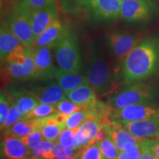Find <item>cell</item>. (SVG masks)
<instances>
[{
  "mask_svg": "<svg viewBox=\"0 0 159 159\" xmlns=\"http://www.w3.org/2000/svg\"><path fill=\"white\" fill-rule=\"evenodd\" d=\"M152 118H159V108L146 103H139L122 108H114L111 119L126 123Z\"/></svg>",
  "mask_w": 159,
  "mask_h": 159,
  "instance_id": "8",
  "label": "cell"
},
{
  "mask_svg": "<svg viewBox=\"0 0 159 159\" xmlns=\"http://www.w3.org/2000/svg\"><path fill=\"white\" fill-rule=\"evenodd\" d=\"M56 113H58L56 108V104L50 105L40 103L26 116L25 119L43 118V117L50 116L52 114H56Z\"/></svg>",
  "mask_w": 159,
  "mask_h": 159,
  "instance_id": "25",
  "label": "cell"
},
{
  "mask_svg": "<svg viewBox=\"0 0 159 159\" xmlns=\"http://www.w3.org/2000/svg\"><path fill=\"white\" fill-rule=\"evenodd\" d=\"M109 131V130H108ZM99 148L104 159H116L119 151L117 150L114 142L108 133V136L102 140L98 142Z\"/></svg>",
  "mask_w": 159,
  "mask_h": 159,
  "instance_id": "26",
  "label": "cell"
},
{
  "mask_svg": "<svg viewBox=\"0 0 159 159\" xmlns=\"http://www.w3.org/2000/svg\"><path fill=\"white\" fill-rule=\"evenodd\" d=\"M65 128L64 123H52L43 125L41 130L43 139L55 142Z\"/></svg>",
  "mask_w": 159,
  "mask_h": 159,
  "instance_id": "24",
  "label": "cell"
},
{
  "mask_svg": "<svg viewBox=\"0 0 159 159\" xmlns=\"http://www.w3.org/2000/svg\"><path fill=\"white\" fill-rule=\"evenodd\" d=\"M55 78L56 79L57 85L63 89L64 93L73 90L80 85L89 84L87 76L67 72L60 68L55 69Z\"/></svg>",
  "mask_w": 159,
  "mask_h": 159,
  "instance_id": "21",
  "label": "cell"
},
{
  "mask_svg": "<svg viewBox=\"0 0 159 159\" xmlns=\"http://www.w3.org/2000/svg\"><path fill=\"white\" fill-rule=\"evenodd\" d=\"M66 25H64L58 19L53 21L50 25L41 33L32 46L34 47H41L49 46L53 47L64 33Z\"/></svg>",
  "mask_w": 159,
  "mask_h": 159,
  "instance_id": "16",
  "label": "cell"
},
{
  "mask_svg": "<svg viewBox=\"0 0 159 159\" xmlns=\"http://www.w3.org/2000/svg\"><path fill=\"white\" fill-rule=\"evenodd\" d=\"M59 68L67 72L79 74L82 69V61L77 35L66 25L64 33L53 47Z\"/></svg>",
  "mask_w": 159,
  "mask_h": 159,
  "instance_id": "3",
  "label": "cell"
},
{
  "mask_svg": "<svg viewBox=\"0 0 159 159\" xmlns=\"http://www.w3.org/2000/svg\"><path fill=\"white\" fill-rule=\"evenodd\" d=\"M91 111L80 110L76 111L74 114L70 115L66 120L64 122L66 128L75 129L79 128L83 122H85L87 119H91Z\"/></svg>",
  "mask_w": 159,
  "mask_h": 159,
  "instance_id": "27",
  "label": "cell"
},
{
  "mask_svg": "<svg viewBox=\"0 0 159 159\" xmlns=\"http://www.w3.org/2000/svg\"><path fill=\"white\" fill-rule=\"evenodd\" d=\"M57 2V0H21L19 4L25 8L33 11L45 7L56 5Z\"/></svg>",
  "mask_w": 159,
  "mask_h": 159,
  "instance_id": "32",
  "label": "cell"
},
{
  "mask_svg": "<svg viewBox=\"0 0 159 159\" xmlns=\"http://www.w3.org/2000/svg\"><path fill=\"white\" fill-rule=\"evenodd\" d=\"M142 156L140 148L130 151H119L116 159H140Z\"/></svg>",
  "mask_w": 159,
  "mask_h": 159,
  "instance_id": "39",
  "label": "cell"
},
{
  "mask_svg": "<svg viewBox=\"0 0 159 159\" xmlns=\"http://www.w3.org/2000/svg\"><path fill=\"white\" fill-rule=\"evenodd\" d=\"M20 139L27 146V148L32 150L42 142L43 138L42 134H41V130L39 129H36L27 136L20 138Z\"/></svg>",
  "mask_w": 159,
  "mask_h": 159,
  "instance_id": "33",
  "label": "cell"
},
{
  "mask_svg": "<svg viewBox=\"0 0 159 159\" xmlns=\"http://www.w3.org/2000/svg\"><path fill=\"white\" fill-rule=\"evenodd\" d=\"M56 19H57L56 5L49 6L32 11L31 24L34 39H36Z\"/></svg>",
  "mask_w": 159,
  "mask_h": 159,
  "instance_id": "13",
  "label": "cell"
},
{
  "mask_svg": "<svg viewBox=\"0 0 159 159\" xmlns=\"http://www.w3.org/2000/svg\"><path fill=\"white\" fill-rule=\"evenodd\" d=\"M87 0H61V7L63 12L70 14H77L83 11Z\"/></svg>",
  "mask_w": 159,
  "mask_h": 159,
  "instance_id": "30",
  "label": "cell"
},
{
  "mask_svg": "<svg viewBox=\"0 0 159 159\" xmlns=\"http://www.w3.org/2000/svg\"><path fill=\"white\" fill-rule=\"evenodd\" d=\"M13 102L25 117L40 102L32 94L31 91L14 92L10 95Z\"/></svg>",
  "mask_w": 159,
  "mask_h": 159,
  "instance_id": "22",
  "label": "cell"
},
{
  "mask_svg": "<svg viewBox=\"0 0 159 159\" xmlns=\"http://www.w3.org/2000/svg\"><path fill=\"white\" fill-rule=\"evenodd\" d=\"M31 93L40 103L43 104L55 105L63 99H67L63 89L55 83L35 89Z\"/></svg>",
  "mask_w": 159,
  "mask_h": 159,
  "instance_id": "20",
  "label": "cell"
},
{
  "mask_svg": "<svg viewBox=\"0 0 159 159\" xmlns=\"http://www.w3.org/2000/svg\"><path fill=\"white\" fill-rule=\"evenodd\" d=\"M54 142L43 139L42 142L36 148L31 150V155L45 159H53L52 156V150L54 147Z\"/></svg>",
  "mask_w": 159,
  "mask_h": 159,
  "instance_id": "29",
  "label": "cell"
},
{
  "mask_svg": "<svg viewBox=\"0 0 159 159\" xmlns=\"http://www.w3.org/2000/svg\"><path fill=\"white\" fill-rule=\"evenodd\" d=\"M4 71L7 77L14 80L35 78L36 67L32 47L21 45L6 57Z\"/></svg>",
  "mask_w": 159,
  "mask_h": 159,
  "instance_id": "4",
  "label": "cell"
},
{
  "mask_svg": "<svg viewBox=\"0 0 159 159\" xmlns=\"http://www.w3.org/2000/svg\"><path fill=\"white\" fill-rule=\"evenodd\" d=\"M56 108L57 112L66 115V116H70L76 111L83 110L80 107L75 104V103L66 99H63L61 102H57L56 104Z\"/></svg>",
  "mask_w": 159,
  "mask_h": 159,
  "instance_id": "34",
  "label": "cell"
},
{
  "mask_svg": "<svg viewBox=\"0 0 159 159\" xmlns=\"http://www.w3.org/2000/svg\"><path fill=\"white\" fill-rule=\"evenodd\" d=\"M1 152L7 159H27L31 156V150L19 138L4 136L1 142Z\"/></svg>",
  "mask_w": 159,
  "mask_h": 159,
  "instance_id": "15",
  "label": "cell"
},
{
  "mask_svg": "<svg viewBox=\"0 0 159 159\" xmlns=\"http://www.w3.org/2000/svg\"><path fill=\"white\" fill-rule=\"evenodd\" d=\"M54 159H77V158L76 156H70L59 157V158H55Z\"/></svg>",
  "mask_w": 159,
  "mask_h": 159,
  "instance_id": "42",
  "label": "cell"
},
{
  "mask_svg": "<svg viewBox=\"0 0 159 159\" xmlns=\"http://www.w3.org/2000/svg\"><path fill=\"white\" fill-rule=\"evenodd\" d=\"M75 156L77 159H104L98 142L80 149Z\"/></svg>",
  "mask_w": 159,
  "mask_h": 159,
  "instance_id": "23",
  "label": "cell"
},
{
  "mask_svg": "<svg viewBox=\"0 0 159 159\" xmlns=\"http://www.w3.org/2000/svg\"><path fill=\"white\" fill-rule=\"evenodd\" d=\"M153 8L150 0H123L119 18L129 22L145 21L152 15Z\"/></svg>",
  "mask_w": 159,
  "mask_h": 159,
  "instance_id": "10",
  "label": "cell"
},
{
  "mask_svg": "<svg viewBox=\"0 0 159 159\" xmlns=\"http://www.w3.org/2000/svg\"><path fill=\"white\" fill-rule=\"evenodd\" d=\"M33 55L36 67L35 78L49 79L55 77V71L52 63L51 49H53L49 46L41 47H34L31 46Z\"/></svg>",
  "mask_w": 159,
  "mask_h": 159,
  "instance_id": "11",
  "label": "cell"
},
{
  "mask_svg": "<svg viewBox=\"0 0 159 159\" xmlns=\"http://www.w3.org/2000/svg\"><path fill=\"white\" fill-rule=\"evenodd\" d=\"M141 38V34L138 33L114 30L107 35L106 42L115 58L122 60L138 44Z\"/></svg>",
  "mask_w": 159,
  "mask_h": 159,
  "instance_id": "7",
  "label": "cell"
},
{
  "mask_svg": "<svg viewBox=\"0 0 159 159\" xmlns=\"http://www.w3.org/2000/svg\"><path fill=\"white\" fill-rule=\"evenodd\" d=\"M141 152H142V156L140 159H158L153 154L148 150H141Z\"/></svg>",
  "mask_w": 159,
  "mask_h": 159,
  "instance_id": "41",
  "label": "cell"
},
{
  "mask_svg": "<svg viewBox=\"0 0 159 159\" xmlns=\"http://www.w3.org/2000/svg\"><path fill=\"white\" fill-rule=\"evenodd\" d=\"M157 63L156 45L151 40L141 41L122 60L121 70L125 84L140 82L155 71Z\"/></svg>",
  "mask_w": 159,
  "mask_h": 159,
  "instance_id": "1",
  "label": "cell"
},
{
  "mask_svg": "<svg viewBox=\"0 0 159 159\" xmlns=\"http://www.w3.org/2000/svg\"><path fill=\"white\" fill-rule=\"evenodd\" d=\"M121 3V0H87L83 11L97 21H114L120 16Z\"/></svg>",
  "mask_w": 159,
  "mask_h": 159,
  "instance_id": "9",
  "label": "cell"
},
{
  "mask_svg": "<svg viewBox=\"0 0 159 159\" xmlns=\"http://www.w3.org/2000/svg\"><path fill=\"white\" fill-rule=\"evenodd\" d=\"M27 159H45V158H39V157H36V156H31L29 157Z\"/></svg>",
  "mask_w": 159,
  "mask_h": 159,
  "instance_id": "43",
  "label": "cell"
},
{
  "mask_svg": "<svg viewBox=\"0 0 159 159\" xmlns=\"http://www.w3.org/2000/svg\"><path fill=\"white\" fill-rule=\"evenodd\" d=\"M86 76L89 85L98 97L111 95L116 91L117 84L115 77L103 55L97 50L91 51L89 54Z\"/></svg>",
  "mask_w": 159,
  "mask_h": 159,
  "instance_id": "2",
  "label": "cell"
},
{
  "mask_svg": "<svg viewBox=\"0 0 159 159\" xmlns=\"http://www.w3.org/2000/svg\"><path fill=\"white\" fill-rule=\"evenodd\" d=\"M121 1H123V0H121Z\"/></svg>",
  "mask_w": 159,
  "mask_h": 159,
  "instance_id": "44",
  "label": "cell"
},
{
  "mask_svg": "<svg viewBox=\"0 0 159 159\" xmlns=\"http://www.w3.org/2000/svg\"><path fill=\"white\" fill-rule=\"evenodd\" d=\"M102 125L94 119H89L81 124L80 128L86 132L90 139V144H93L96 135Z\"/></svg>",
  "mask_w": 159,
  "mask_h": 159,
  "instance_id": "31",
  "label": "cell"
},
{
  "mask_svg": "<svg viewBox=\"0 0 159 159\" xmlns=\"http://www.w3.org/2000/svg\"><path fill=\"white\" fill-rule=\"evenodd\" d=\"M141 150H148L159 159V138L144 139L140 143Z\"/></svg>",
  "mask_w": 159,
  "mask_h": 159,
  "instance_id": "36",
  "label": "cell"
},
{
  "mask_svg": "<svg viewBox=\"0 0 159 159\" xmlns=\"http://www.w3.org/2000/svg\"><path fill=\"white\" fill-rule=\"evenodd\" d=\"M46 125V117L38 119H23L16 123L7 130H3L4 136H13L22 138L33 132L34 130H41Z\"/></svg>",
  "mask_w": 159,
  "mask_h": 159,
  "instance_id": "17",
  "label": "cell"
},
{
  "mask_svg": "<svg viewBox=\"0 0 159 159\" xmlns=\"http://www.w3.org/2000/svg\"><path fill=\"white\" fill-rule=\"evenodd\" d=\"M109 96V105L114 108H122L131 105L150 102L155 98V91L148 83L137 82L127 84Z\"/></svg>",
  "mask_w": 159,
  "mask_h": 159,
  "instance_id": "5",
  "label": "cell"
},
{
  "mask_svg": "<svg viewBox=\"0 0 159 159\" xmlns=\"http://www.w3.org/2000/svg\"><path fill=\"white\" fill-rule=\"evenodd\" d=\"M123 128L139 139L159 138V118L122 123Z\"/></svg>",
  "mask_w": 159,
  "mask_h": 159,
  "instance_id": "12",
  "label": "cell"
},
{
  "mask_svg": "<svg viewBox=\"0 0 159 159\" xmlns=\"http://www.w3.org/2000/svg\"><path fill=\"white\" fill-rule=\"evenodd\" d=\"M10 97L1 91L0 96V125H2L7 119L10 110Z\"/></svg>",
  "mask_w": 159,
  "mask_h": 159,
  "instance_id": "38",
  "label": "cell"
},
{
  "mask_svg": "<svg viewBox=\"0 0 159 159\" xmlns=\"http://www.w3.org/2000/svg\"><path fill=\"white\" fill-rule=\"evenodd\" d=\"M31 12L18 4L4 13L3 20L25 47H30L35 41L31 24Z\"/></svg>",
  "mask_w": 159,
  "mask_h": 159,
  "instance_id": "6",
  "label": "cell"
},
{
  "mask_svg": "<svg viewBox=\"0 0 159 159\" xmlns=\"http://www.w3.org/2000/svg\"><path fill=\"white\" fill-rule=\"evenodd\" d=\"M23 45L16 35L7 25L4 20L2 19L0 27V58L5 61L13 50Z\"/></svg>",
  "mask_w": 159,
  "mask_h": 159,
  "instance_id": "18",
  "label": "cell"
},
{
  "mask_svg": "<svg viewBox=\"0 0 159 159\" xmlns=\"http://www.w3.org/2000/svg\"><path fill=\"white\" fill-rule=\"evenodd\" d=\"M66 98L80 107L83 110L91 111L96 104L97 94L92 87L85 84L65 93Z\"/></svg>",
  "mask_w": 159,
  "mask_h": 159,
  "instance_id": "14",
  "label": "cell"
},
{
  "mask_svg": "<svg viewBox=\"0 0 159 159\" xmlns=\"http://www.w3.org/2000/svg\"><path fill=\"white\" fill-rule=\"evenodd\" d=\"M21 0H1V11L2 13H5L13 6L19 4Z\"/></svg>",
  "mask_w": 159,
  "mask_h": 159,
  "instance_id": "40",
  "label": "cell"
},
{
  "mask_svg": "<svg viewBox=\"0 0 159 159\" xmlns=\"http://www.w3.org/2000/svg\"><path fill=\"white\" fill-rule=\"evenodd\" d=\"M10 97V110L8 115H7V119L5 121V122L1 125V130L3 131L5 130H7L10 128H11L13 125H14L16 123L19 122V121L21 120V119H25V117L23 116L22 114L20 112L19 108H17V106L13 102V100L12 99L11 97Z\"/></svg>",
  "mask_w": 159,
  "mask_h": 159,
  "instance_id": "28",
  "label": "cell"
},
{
  "mask_svg": "<svg viewBox=\"0 0 159 159\" xmlns=\"http://www.w3.org/2000/svg\"><path fill=\"white\" fill-rule=\"evenodd\" d=\"M106 125L108 128L111 139L119 151H122L123 147L127 143H140L143 140L142 139L137 138L130 134L128 130L123 128L122 123L117 121H111L110 122L106 123Z\"/></svg>",
  "mask_w": 159,
  "mask_h": 159,
  "instance_id": "19",
  "label": "cell"
},
{
  "mask_svg": "<svg viewBox=\"0 0 159 159\" xmlns=\"http://www.w3.org/2000/svg\"><path fill=\"white\" fill-rule=\"evenodd\" d=\"M75 131L74 129H64L62 132L61 133L58 138L57 139V142L60 143L64 147L67 148H75Z\"/></svg>",
  "mask_w": 159,
  "mask_h": 159,
  "instance_id": "37",
  "label": "cell"
},
{
  "mask_svg": "<svg viewBox=\"0 0 159 159\" xmlns=\"http://www.w3.org/2000/svg\"><path fill=\"white\" fill-rule=\"evenodd\" d=\"M78 150L75 148H67L58 142H56L52 150V156L53 157V159L59 157L75 156Z\"/></svg>",
  "mask_w": 159,
  "mask_h": 159,
  "instance_id": "35",
  "label": "cell"
}]
</instances>
